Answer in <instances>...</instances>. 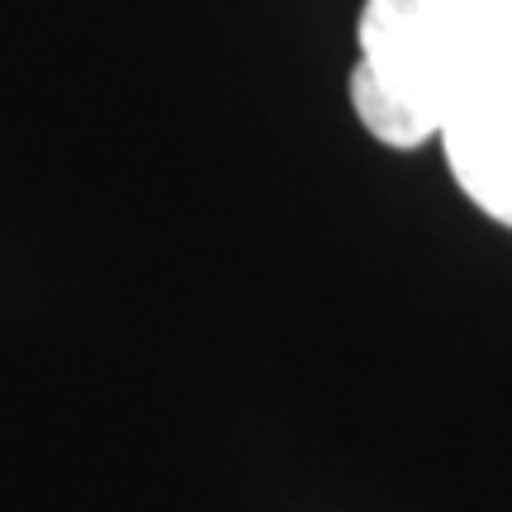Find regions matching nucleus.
<instances>
[{"label":"nucleus","mask_w":512,"mask_h":512,"mask_svg":"<svg viewBox=\"0 0 512 512\" xmlns=\"http://www.w3.org/2000/svg\"><path fill=\"white\" fill-rule=\"evenodd\" d=\"M351 110L384 147L437 138L456 185L512 228V0H366Z\"/></svg>","instance_id":"f257e3e1"}]
</instances>
